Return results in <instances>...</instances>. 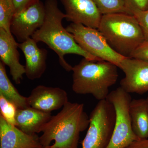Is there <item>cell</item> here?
Wrapping results in <instances>:
<instances>
[{
    "instance_id": "2",
    "label": "cell",
    "mask_w": 148,
    "mask_h": 148,
    "mask_svg": "<svg viewBox=\"0 0 148 148\" xmlns=\"http://www.w3.org/2000/svg\"><path fill=\"white\" fill-rule=\"evenodd\" d=\"M89 123L84 104L69 102L43 126L40 143L42 148H78L80 134Z\"/></svg>"
},
{
    "instance_id": "11",
    "label": "cell",
    "mask_w": 148,
    "mask_h": 148,
    "mask_svg": "<svg viewBox=\"0 0 148 148\" xmlns=\"http://www.w3.org/2000/svg\"><path fill=\"white\" fill-rule=\"evenodd\" d=\"M27 101L30 107L47 112L59 110L69 102L68 94L64 89L44 85L34 88Z\"/></svg>"
},
{
    "instance_id": "22",
    "label": "cell",
    "mask_w": 148,
    "mask_h": 148,
    "mask_svg": "<svg viewBox=\"0 0 148 148\" xmlns=\"http://www.w3.org/2000/svg\"><path fill=\"white\" fill-rule=\"evenodd\" d=\"M130 58L148 62V41L145 40L132 53Z\"/></svg>"
},
{
    "instance_id": "8",
    "label": "cell",
    "mask_w": 148,
    "mask_h": 148,
    "mask_svg": "<svg viewBox=\"0 0 148 148\" xmlns=\"http://www.w3.org/2000/svg\"><path fill=\"white\" fill-rule=\"evenodd\" d=\"M45 5L40 0L14 14L10 23L11 33L19 43L32 38L42 26L45 17Z\"/></svg>"
},
{
    "instance_id": "18",
    "label": "cell",
    "mask_w": 148,
    "mask_h": 148,
    "mask_svg": "<svg viewBox=\"0 0 148 148\" xmlns=\"http://www.w3.org/2000/svg\"><path fill=\"white\" fill-rule=\"evenodd\" d=\"M102 15L123 13L132 14L124 0H92Z\"/></svg>"
},
{
    "instance_id": "5",
    "label": "cell",
    "mask_w": 148,
    "mask_h": 148,
    "mask_svg": "<svg viewBox=\"0 0 148 148\" xmlns=\"http://www.w3.org/2000/svg\"><path fill=\"white\" fill-rule=\"evenodd\" d=\"M90 123L82 148H107L112 136L116 119L114 108L107 99L102 100L90 113Z\"/></svg>"
},
{
    "instance_id": "25",
    "label": "cell",
    "mask_w": 148,
    "mask_h": 148,
    "mask_svg": "<svg viewBox=\"0 0 148 148\" xmlns=\"http://www.w3.org/2000/svg\"><path fill=\"white\" fill-rule=\"evenodd\" d=\"M126 148H148V138L134 141Z\"/></svg>"
},
{
    "instance_id": "7",
    "label": "cell",
    "mask_w": 148,
    "mask_h": 148,
    "mask_svg": "<svg viewBox=\"0 0 148 148\" xmlns=\"http://www.w3.org/2000/svg\"><path fill=\"white\" fill-rule=\"evenodd\" d=\"M66 29L73 35L75 40L81 47L95 57L112 63L118 68L121 61L126 58L118 53L110 46L98 29L73 23L67 26Z\"/></svg>"
},
{
    "instance_id": "26",
    "label": "cell",
    "mask_w": 148,
    "mask_h": 148,
    "mask_svg": "<svg viewBox=\"0 0 148 148\" xmlns=\"http://www.w3.org/2000/svg\"><path fill=\"white\" fill-rule=\"evenodd\" d=\"M147 100H148V97L147 98Z\"/></svg>"
},
{
    "instance_id": "24",
    "label": "cell",
    "mask_w": 148,
    "mask_h": 148,
    "mask_svg": "<svg viewBox=\"0 0 148 148\" xmlns=\"http://www.w3.org/2000/svg\"><path fill=\"white\" fill-rule=\"evenodd\" d=\"M38 0H12L15 10V13L23 10L28 6Z\"/></svg>"
},
{
    "instance_id": "6",
    "label": "cell",
    "mask_w": 148,
    "mask_h": 148,
    "mask_svg": "<svg viewBox=\"0 0 148 148\" xmlns=\"http://www.w3.org/2000/svg\"><path fill=\"white\" fill-rule=\"evenodd\" d=\"M106 99L113 105L116 113L113 133L107 148H126L140 140L133 132L131 124L129 113L131 96L119 87L110 92Z\"/></svg>"
},
{
    "instance_id": "3",
    "label": "cell",
    "mask_w": 148,
    "mask_h": 148,
    "mask_svg": "<svg viewBox=\"0 0 148 148\" xmlns=\"http://www.w3.org/2000/svg\"><path fill=\"white\" fill-rule=\"evenodd\" d=\"M117 67L108 61L84 58L73 67V91L80 95L91 94L99 101L106 99L109 88L118 79Z\"/></svg>"
},
{
    "instance_id": "1",
    "label": "cell",
    "mask_w": 148,
    "mask_h": 148,
    "mask_svg": "<svg viewBox=\"0 0 148 148\" xmlns=\"http://www.w3.org/2000/svg\"><path fill=\"white\" fill-rule=\"evenodd\" d=\"M45 17L43 24L32 38L37 43L41 42L53 50L59 58V63L66 71H72L73 67L65 60V56L74 54L91 61H103L84 50L77 43L73 35L64 28L62 21L66 14L58 7L57 0H46Z\"/></svg>"
},
{
    "instance_id": "15",
    "label": "cell",
    "mask_w": 148,
    "mask_h": 148,
    "mask_svg": "<svg viewBox=\"0 0 148 148\" xmlns=\"http://www.w3.org/2000/svg\"><path fill=\"white\" fill-rule=\"evenodd\" d=\"M51 116V112H43L32 107L17 109L15 126L25 133L36 135L41 132L43 126Z\"/></svg>"
},
{
    "instance_id": "10",
    "label": "cell",
    "mask_w": 148,
    "mask_h": 148,
    "mask_svg": "<svg viewBox=\"0 0 148 148\" xmlns=\"http://www.w3.org/2000/svg\"><path fill=\"white\" fill-rule=\"evenodd\" d=\"M60 1L66 11L67 21L98 29L103 15L92 0Z\"/></svg>"
},
{
    "instance_id": "14",
    "label": "cell",
    "mask_w": 148,
    "mask_h": 148,
    "mask_svg": "<svg viewBox=\"0 0 148 148\" xmlns=\"http://www.w3.org/2000/svg\"><path fill=\"white\" fill-rule=\"evenodd\" d=\"M0 148H42L40 137L21 131L0 116Z\"/></svg>"
},
{
    "instance_id": "20",
    "label": "cell",
    "mask_w": 148,
    "mask_h": 148,
    "mask_svg": "<svg viewBox=\"0 0 148 148\" xmlns=\"http://www.w3.org/2000/svg\"><path fill=\"white\" fill-rule=\"evenodd\" d=\"M17 108L13 103L0 94V116L12 125L16 124L15 118Z\"/></svg>"
},
{
    "instance_id": "23",
    "label": "cell",
    "mask_w": 148,
    "mask_h": 148,
    "mask_svg": "<svg viewBox=\"0 0 148 148\" xmlns=\"http://www.w3.org/2000/svg\"><path fill=\"white\" fill-rule=\"evenodd\" d=\"M124 1L127 7L129 8L130 11L132 9H138L142 10H148V0H124Z\"/></svg>"
},
{
    "instance_id": "17",
    "label": "cell",
    "mask_w": 148,
    "mask_h": 148,
    "mask_svg": "<svg viewBox=\"0 0 148 148\" xmlns=\"http://www.w3.org/2000/svg\"><path fill=\"white\" fill-rule=\"evenodd\" d=\"M5 66L1 61L0 62V94L14 104L18 109L30 107L27 97L21 95L11 82L7 74Z\"/></svg>"
},
{
    "instance_id": "4",
    "label": "cell",
    "mask_w": 148,
    "mask_h": 148,
    "mask_svg": "<svg viewBox=\"0 0 148 148\" xmlns=\"http://www.w3.org/2000/svg\"><path fill=\"white\" fill-rule=\"evenodd\" d=\"M98 30L114 50L125 57L145 41L138 21L132 14L116 13L102 16Z\"/></svg>"
},
{
    "instance_id": "9",
    "label": "cell",
    "mask_w": 148,
    "mask_h": 148,
    "mask_svg": "<svg viewBox=\"0 0 148 148\" xmlns=\"http://www.w3.org/2000/svg\"><path fill=\"white\" fill-rule=\"evenodd\" d=\"M119 69L125 74L120 87L128 93L143 94L148 92V62L132 58H125Z\"/></svg>"
},
{
    "instance_id": "12",
    "label": "cell",
    "mask_w": 148,
    "mask_h": 148,
    "mask_svg": "<svg viewBox=\"0 0 148 148\" xmlns=\"http://www.w3.org/2000/svg\"><path fill=\"white\" fill-rule=\"evenodd\" d=\"M18 43L11 34L0 29V58L5 66H8L11 75L16 84L21 83L25 74V66L20 64Z\"/></svg>"
},
{
    "instance_id": "19",
    "label": "cell",
    "mask_w": 148,
    "mask_h": 148,
    "mask_svg": "<svg viewBox=\"0 0 148 148\" xmlns=\"http://www.w3.org/2000/svg\"><path fill=\"white\" fill-rule=\"evenodd\" d=\"M15 13V8L12 0H0V29L11 34L10 23Z\"/></svg>"
},
{
    "instance_id": "13",
    "label": "cell",
    "mask_w": 148,
    "mask_h": 148,
    "mask_svg": "<svg viewBox=\"0 0 148 148\" xmlns=\"http://www.w3.org/2000/svg\"><path fill=\"white\" fill-rule=\"evenodd\" d=\"M37 43L32 38L18 43V48L22 51L25 58V74L32 80L40 78L47 68L48 51L45 49L40 48Z\"/></svg>"
},
{
    "instance_id": "16",
    "label": "cell",
    "mask_w": 148,
    "mask_h": 148,
    "mask_svg": "<svg viewBox=\"0 0 148 148\" xmlns=\"http://www.w3.org/2000/svg\"><path fill=\"white\" fill-rule=\"evenodd\" d=\"M132 130L140 140L148 138L147 99H133L129 106Z\"/></svg>"
},
{
    "instance_id": "21",
    "label": "cell",
    "mask_w": 148,
    "mask_h": 148,
    "mask_svg": "<svg viewBox=\"0 0 148 148\" xmlns=\"http://www.w3.org/2000/svg\"><path fill=\"white\" fill-rule=\"evenodd\" d=\"M131 11L142 29L145 40L148 41V10H142L138 9H132Z\"/></svg>"
}]
</instances>
